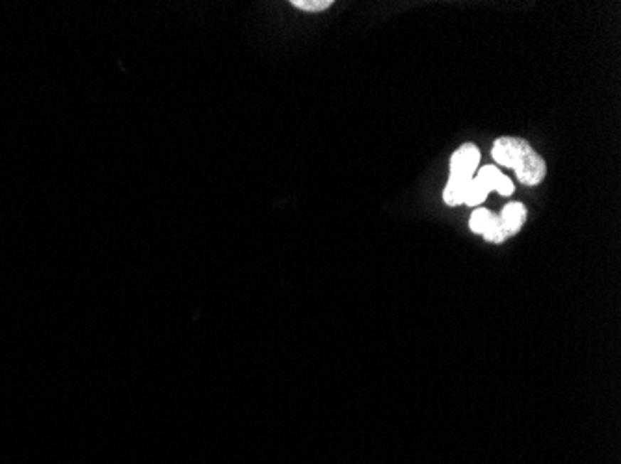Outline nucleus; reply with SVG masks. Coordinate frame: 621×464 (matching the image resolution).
I'll return each mask as SVG.
<instances>
[{
    "instance_id": "nucleus-1",
    "label": "nucleus",
    "mask_w": 621,
    "mask_h": 464,
    "mask_svg": "<svg viewBox=\"0 0 621 464\" xmlns=\"http://www.w3.org/2000/svg\"><path fill=\"white\" fill-rule=\"evenodd\" d=\"M530 144L521 138H499L492 149V156L502 168L516 169L521 158L530 151Z\"/></svg>"
},
{
    "instance_id": "nucleus-2",
    "label": "nucleus",
    "mask_w": 621,
    "mask_h": 464,
    "mask_svg": "<svg viewBox=\"0 0 621 464\" xmlns=\"http://www.w3.org/2000/svg\"><path fill=\"white\" fill-rule=\"evenodd\" d=\"M514 171H516L521 184H525V186H536V184H539V182L545 178L547 166H545V160L536 153L534 149H530L529 153L521 158V162L517 163Z\"/></svg>"
},
{
    "instance_id": "nucleus-3",
    "label": "nucleus",
    "mask_w": 621,
    "mask_h": 464,
    "mask_svg": "<svg viewBox=\"0 0 621 464\" xmlns=\"http://www.w3.org/2000/svg\"><path fill=\"white\" fill-rule=\"evenodd\" d=\"M480 162V149L474 144H465L450 158V175L472 178Z\"/></svg>"
},
{
    "instance_id": "nucleus-4",
    "label": "nucleus",
    "mask_w": 621,
    "mask_h": 464,
    "mask_svg": "<svg viewBox=\"0 0 621 464\" xmlns=\"http://www.w3.org/2000/svg\"><path fill=\"white\" fill-rule=\"evenodd\" d=\"M501 221L504 223V227L508 229L511 236L517 234L519 229L525 225L526 221V208L523 203H508V205L502 208V214H499Z\"/></svg>"
},
{
    "instance_id": "nucleus-5",
    "label": "nucleus",
    "mask_w": 621,
    "mask_h": 464,
    "mask_svg": "<svg viewBox=\"0 0 621 464\" xmlns=\"http://www.w3.org/2000/svg\"><path fill=\"white\" fill-rule=\"evenodd\" d=\"M472 178H465V177H457V175H450V178H448L447 186H445L443 190V201L447 203L448 206H457L463 203V197H465V192H467L469 184H471Z\"/></svg>"
},
{
    "instance_id": "nucleus-6",
    "label": "nucleus",
    "mask_w": 621,
    "mask_h": 464,
    "mask_svg": "<svg viewBox=\"0 0 621 464\" xmlns=\"http://www.w3.org/2000/svg\"><path fill=\"white\" fill-rule=\"evenodd\" d=\"M484 238L489 242V244H501L504 239L511 238V234L508 232V229L504 227V223L501 221L499 214H492V220L487 223L486 230H484Z\"/></svg>"
},
{
    "instance_id": "nucleus-7",
    "label": "nucleus",
    "mask_w": 621,
    "mask_h": 464,
    "mask_svg": "<svg viewBox=\"0 0 621 464\" xmlns=\"http://www.w3.org/2000/svg\"><path fill=\"white\" fill-rule=\"evenodd\" d=\"M501 178H502L501 169H497L495 166H484V168L478 169L477 173V180L480 182L482 186L486 188L487 193L495 192L497 184H499Z\"/></svg>"
},
{
    "instance_id": "nucleus-8",
    "label": "nucleus",
    "mask_w": 621,
    "mask_h": 464,
    "mask_svg": "<svg viewBox=\"0 0 621 464\" xmlns=\"http://www.w3.org/2000/svg\"><path fill=\"white\" fill-rule=\"evenodd\" d=\"M487 195H489V193L486 192V188L482 186L477 178H472L471 184H469L467 188V192H465V197H463V203H465L467 206H480L482 203L486 201Z\"/></svg>"
},
{
    "instance_id": "nucleus-9",
    "label": "nucleus",
    "mask_w": 621,
    "mask_h": 464,
    "mask_svg": "<svg viewBox=\"0 0 621 464\" xmlns=\"http://www.w3.org/2000/svg\"><path fill=\"white\" fill-rule=\"evenodd\" d=\"M492 214L493 212L486 210V208H477V210L472 212L471 220H469V229H471L474 234H484L487 223H489V220H492Z\"/></svg>"
},
{
    "instance_id": "nucleus-10",
    "label": "nucleus",
    "mask_w": 621,
    "mask_h": 464,
    "mask_svg": "<svg viewBox=\"0 0 621 464\" xmlns=\"http://www.w3.org/2000/svg\"><path fill=\"white\" fill-rule=\"evenodd\" d=\"M331 4V0H292L294 8L304 11H324Z\"/></svg>"
},
{
    "instance_id": "nucleus-11",
    "label": "nucleus",
    "mask_w": 621,
    "mask_h": 464,
    "mask_svg": "<svg viewBox=\"0 0 621 464\" xmlns=\"http://www.w3.org/2000/svg\"><path fill=\"white\" fill-rule=\"evenodd\" d=\"M497 193H501V195H511L514 193V184H511V180L506 175H502V178L499 180V184H497L495 188Z\"/></svg>"
}]
</instances>
